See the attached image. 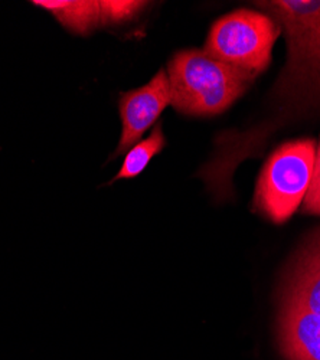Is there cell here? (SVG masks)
Here are the masks:
<instances>
[{"mask_svg":"<svg viewBox=\"0 0 320 360\" xmlns=\"http://www.w3.org/2000/svg\"><path fill=\"white\" fill-rule=\"evenodd\" d=\"M286 34L288 58L273 96L284 115L320 105V0L255 2Z\"/></svg>","mask_w":320,"mask_h":360,"instance_id":"1","label":"cell"},{"mask_svg":"<svg viewBox=\"0 0 320 360\" xmlns=\"http://www.w3.org/2000/svg\"><path fill=\"white\" fill-rule=\"evenodd\" d=\"M167 71L170 104L178 112L195 117L224 112L247 91L255 78L200 49L177 52Z\"/></svg>","mask_w":320,"mask_h":360,"instance_id":"2","label":"cell"},{"mask_svg":"<svg viewBox=\"0 0 320 360\" xmlns=\"http://www.w3.org/2000/svg\"><path fill=\"white\" fill-rule=\"evenodd\" d=\"M279 324L302 360H320V229L309 236L287 269Z\"/></svg>","mask_w":320,"mask_h":360,"instance_id":"3","label":"cell"},{"mask_svg":"<svg viewBox=\"0 0 320 360\" xmlns=\"http://www.w3.org/2000/svg\"><path fill=\"white\" fill-rule=\"evenodd\" d=\"M316 159L313 139L281 144L260 173L255 206L271 222L284 224L297 211L307 193Z\"/></svg>","mask_w":320,"mask_h":360,"instance_id":"4","label":"cell"},{"mask_svg":"<svg viewBox=\"0 0 320 360\" xmlns=\"http://www.w3.org/2000/svg\"><path fill=\"white\" fill-rule=\"evenodd\" d=\"M280 34V26L269 15L237 9L212 25L205 52L226 65L257 77L269 68L273 45Z\"/></svg>","mask_w":320,"mask_h":360,"instance_id":"5","label":"cell"},{"mask_svg":"<svg viewBox=\"0 0 320 360\" xmlns=\"http://www.w3.org/2000/svg\"><path fill=\"white\" fill-rule=\"evenodd\" d=\"M170 104V84L167 74L160 70L153 79L141 88L124 93L120 97L119 108L122 117V139L113 158H117L137 144Z\"/></svg>","mask_w":320,"mask_h":360,"instance_id":"6","label":"cell"},{"mask_svg":"<svg viewBox=\"0 0 320 360\" xmlns=\"http://www.w3.org/2000/svg\"><path fill=\"white\" fill-rule=\"evenodd\" d=\"M32 4L51 12L77 35H89L100 25V2L96 0H35Z\"/></svg>","mask_w":320,"mask_h":360,"instance_id":"7","label":"cell"},{"mask_svg":"<svg viewBox=\"0 0 320 360\" xmlns=\"http://www.w3.org/2000/svg\"><path fill=\"white\" fill-rule=\"evenodd\" d=\"M165 146H166V137L163 134L162 123H158L148 139H144L137 144H134L126 153L122 169L119 170L117 174H115L113 182L120 179L137 177L144 169H146L151 160L162 152Z\"/></svg>","mask_w":320,"mask_h":360,"instance_id":"8","label":"cell"},{"mask_svg":"<svg viewBox=\"0 0 320 360\" xmlns=\"http://www.w3.org/2000/svg\"><path fill=\"white\" fill-rule=\"evenodd\" d=\"M148 5V2H134V0H104L100 2V25L132 20Z\"/></svg>","mask_w":320,"mask_h":360,"instance_id":"9","label":"cell"},{"mask_svg":"<svg viewBox=\"0 0 320 360\" xmlns=\"http://www.w3.org/2000/svg\"><path fill=\"white\" fill-rule=\"evenodd\" d=\"M303 211L320 217V143L316 147V159L310 185L303 200Z\"/></svg>","mask_w":320,"mask_h":360,"instance_id":"10","label":"cell"}]
</instances>
